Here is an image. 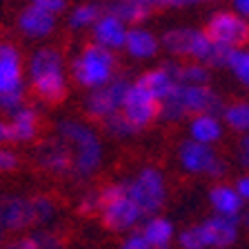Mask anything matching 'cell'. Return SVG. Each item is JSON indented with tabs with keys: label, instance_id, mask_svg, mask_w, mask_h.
I'll return each mask as SVG.
<instances>
[{
	"label": "cell",
	"instance_id": "6da1fadb",
	"mask_svg": "<svg viewBox=\"0 0 249 249\" xmlns=\"http://www.w3.org/2000/svg\"><path fill=\"white\" fill-rule=\"evenodd\" d=\"M29 80L34 93L42 103L58 105L67 96L65 58L56 47H40L29 56Z\"/></svg>",
	"mask_w": 249,
	"mask_h": 249
},
{
	"label": "cell",
	"instance_id": "7a4b0ae2",
	"mask_svg": "<svg viewBox=\"0 0 249 249\" xmlns=\"http://www.w3.org/2000/svg\"><path fill=\"white\" fill-rule=\"evenodd\" d=\"M223 100L209 85H176L171 96L160 103V118L165 123H180L189 116L223 114Z\"/></svg>",
	"mask_w": 249,
	"mask_h": 249
},
{
	"label": "cell",
	"instance_id": "3957f363",
	"mask_svg": "<svg viewBox=\"0 0 249 249\" xmlns=\"http://www.w3.org/2000/svg\"><path fill=\"white\" fill-rule=\"evenodd\" d=\"M58 138H62L73 149V174L78 178H89L98 171L103 165V142L87 123L76 118L60 120Z\"/></svg>",
	"mask_w": 249,
	"mask_h": 249
},
{
	"label": "cell",
	"instance_id": "277c9868",
	"mask_svg": "<svg viewBox=\"0 0 249 249\" xmlns=\"http://www.w3.org/2000/svg\"><path fill=\"white\" fill-rule=\"evenodd\" d=\"M103 207H100V223L111 231H127L145 220V216L136 207V202L127 194V182H109L100 189Z\"/></svg>",
	"mask_w": 249,
	"mask_h": 249
},
{
	"label": "cell",
	"instance_id": "5b68a950",
	"mask_svg": "<svg viewBox=\"0 0 249 249\" xmlns=\"http://www.w3.org/2000/svg\"><path fill=\"white\" fill-rule=\"evenodd\" d=\"M116 56L114 52H109L105 47L91 45L83 47V52L71 60V76L78 85L91 89H98L107 85L111 78L116 76Z\"/></svg>",
	"mask_w": 249,
	"mask_h": 249
},
{
	"label": "cell",
	"instance_id": "8992f818",
	"mask_svg": "<svg viewBox=\"0 0 249 249\" xmlns=\"http://www.w3.org/2000/svg\"><path fill=\"white\" fill-rule=\"evenodd\" d=\"M127 194L145 218L158 216L167 200V180L158 167H142L136 176L127 180Z\"/></svg>",
	"mask_w": 249,
	"mask_h": 249
},
{
	"label": "cell",
	"instance_id": "52a82bcc",
	"mask_svg": "<svg viewBox=\"0 0 249 249\" xmlns=\"http://www.w3.org/2000/svg\"><path fill=\"white\" fill-rule=\"evenodd\" d=\"M160 47L171 56H182L192 58V62L207 60L209 52H212V38L207 36L205 29H196V27H176V29H167L160 38Z\"/></svg>",
	"mask_w": 249,
	"mask_h": 249
},
{
	"label": "cell",
	"instance_id": "ba28073f",
	"mask_svg": "<svg viewBox=\"0 0 249 249\" xmlns=\"http://www.w3.org/2000/svg\"><path fill=\"white\" fill-rule=\"evenodd\" d=\"M131 80L127 76H114L107 85L98 89H91L85 98V111L96 120H107L114 114L123 111L127 91L131 87Z\"/></svg>",
	"mask_w": 249,
	"mask_h": 249
},
{
	"label": "cell",
	"instance_id": "9c48e42d",
	"mask_svg": "<svg viewBox=\"0 0 249 249\" xmlns=\"http://www.w3.org/2000/svg\"><path fill=\"white\" fill-rule=\"evenodd\" d=\"M178 160L182 169L189 174H202L209 178H223L227 165L220 156L213 151V147L196 142V140H185L178 149Z\"/></svg>",
	"mask_w": 249,
	"mask_h": 249
},
{
	"label": "cell",
	"instance_id": "30bf717a",
	"mask_svg": "<svg viewBox=\"0 0 249 249\" xmlns=\"http://www.w3.org/2000/svg\"><path fill=\"white\" fill-rule=\"evenodd\" d=\"M205 31L212 42L233 47V49H243V45L249 42V22L236 11H216L207 20Z\"/></svg>",
	"mask_w": 249,
	"mask_h": 249
},
{
	"label": "cell",
	"instance_id": "8fae6325",
	"mask_svg": "<svg viewBox=\"0 0 249 249\" xmlns=\"http://www.w3.org/2000/svg\"><path fill=\"white\" fill-rule=\"evenodd\" d=\"M123 114L140 131L145 127H149L156 118H160V103L138 80H134V85L127 91V98H124Z\"/></svg>",
	"mask_w": 249,
	"mask_h": 249
},
{
	"label": "cell",
	"instance_id": "7c38bea8",
	"mask_svg": "<svg viewBox=\"0 0 249 249\" xmlns=\"http://www.w3.org/2000/svg\"><path fill=\"white\" fill-rule=\"evenodd\" d=\"M36 209H34V198L5 194L0 196V229L5 233L22 231V229L36 227Z\"/></svg>",
	"mask_w": 249,
	"mask_h": 249
},
{
	"label": "cell",
	"instance_id": "4fadbf2b",
	"mask_svg": "<svg viewBox=\"0 0 249 249\" xmlns=\"http://www.w3.org/2000/svg\"><path fill=\"white\" fill-rule=\"evenodd\" d=\"M200 227L205 238H207L209 249H231L240 236V218H227L213 213V216L202 220Z\"/></svg>",
	"mask_w": 249,
	"mask_h": 249
},
{
	"label": "cell",
	"instance_id": "5bb4252c",
	"mask_svg": "<svg viewBox=\"0 0 249 249\" xmlns=\"http://www.w3.org/2000/svg\"><path fill=\"white\" fill-rule=\"evenodd\" d=\"M14 91H25L22 58L14 42H0V96Z\"/></svg>",
	"mask_w": 249,
	"mask_h": 249
},
{
	"label": "cell",
	"instance_id": "9a60e30c",
	"mask_svg": "<svg viewBox=\"0 0 249 249\" xmlns=\"http://www.w3.org/2000/svg\"><path fill=\"white\" fill-rule=\"evenodd\" d=\"M38 162H40L42 169L62 176L67 171H73V151L62 138H53L40 147Z\"/></svg>",
	"mask_w": 249,
	"mask_h": 249
},
{
	"label": "cell",
	"instance_id": "2e32d148",
	"mask_svg": "<svg viewBox=\"0 0 249 249\" xmlns=\"http://www.w3.org/2000/svg\"><path fill=\"white\" fill-rule=\"evenodd\" d=\"M91 29H93V42L109 49V52L123 49L124 40H127V31H129L120 18H116L114 14H107V11L100 16L98 22Z\"/></svg>",
	"mask_w": 249,
	"mask_h": 249
},
{
	"label": "cell",
	"instance_id": "e0dca14e",
	"mask_svg": "<svg viewBox=\"0 0 249 249\" xmlns=\"http://www.w3.org/2000/svg\"><path fill=\"white\" fill-rule=\"evenodd\" d=\"M18 29L25 34L27 38H47L52 36L56 29V16L47 14V11L38 9L34 5H27L18 14Z\"/></svg>",
	"mask_w": 249,
	"mask_h": 249
},
{
	"label": "cell",
	"instance_id": "ac0fdd59",
	"mask_svg": "<svg viewBox=\"0 0 249 249\" xmlns=\"http://www.w3.org/2000/svg\"><path fill=\"white\" fill-rule=\"evenodd\" d=\"M156 7H158L156 0H109L105 5V11L114 14L124 25L140 27V22L147 20Z\"/></svg>",
	"mask_w": 249,
	"mask_h": 249
},
{
	"label": "cell",
	"instance_id": "d6986e66",
	"mask_svg": "<svg viewBox=\"0 0 249 249\" xmlns=\"http://www.w3.org/2000/svg\"><path fill=\"white\" fill-rule=\"evenodd\" d=\"M209 205H212L213 213H218V216L240 218L245 200L240 198L238 189L233 185L218 182V185H213L212 189H209Z\"/></svg>",
	"mask_w": 249,
	"mask_h": 249
},
{
	"label": "cell",
	"instance_id": "ffe728a7",
	"mask_svg": "<svg viewBox=\"0 0 249 249\" xmlns=\"http://www.w3.org/2000/svg\"><path fill=\"white\" fill-rule=\"evenodd\" d=\"M158 47L160 40L151 34L145 27H131L127 31V40H124V49L131 58H138V60H145V58H154L158 53Z\"/></svg>",
	"mask_w": 249,
	"mask_h": 249
},
{
	"label": "cell",
	"instance_id": "44dd1931",
	"mask_svg": "<svg viewBox=\"0 0 249 249\" xmlns=\"http://www.w3.org/2000/svg\"><path fill=\"white\" fill-rule=\"evenodd\" d=\"M138 83L142 85V87H145L147 91H149L151 96L158 100V103L167 100L171 96V91L176 89V78L171 76V71L165 67V65L145 71L142 76L138 78Z\"/></svg>",
	"mask_w": 249,
	"mask_h": 249
},
{
	"label": "cell",
	"instance_id": "7402d4cb",
	"mask_svg": "<svg viewBox=\"0 0 249 249\" xmlns=\"http://www.w3.org/2000/svg\"><path fill=\"white\" fill-rule=\"evenodd\" d=\"M189 136H192V140H196V142H202V145L212 147L213 142H218L220 136H223V120H220V116H213V114L194 116V118L189 120Z\"/></svg>",
	"mask_w": 249,
	"mask_h": 249
},
{
	"label": "cell",
	"instance_id": "603a6c76",
	"mask_svg": "<svg viewBox=\"0 0 249 249\" xmlns=\"http://www.w3.org/2000/svg\"><path fill=\"white\" fill-rule=\"evenodd\" d=\"M140 233L147 238V243L151 245L154 249H169L171 243H174V225L171 220L162 216H151V218H145V223L140 227Z\"/></svg>",
	"mask_w": 249,
	"mask_h": 249
},
{
	"label": "cell",
	"instance_id": "cb8c5ba5",
	"mask_svg": "<svg viewBox=\"0 0 249 249\" xmlns=\"http://www.w3.org/2000/svg\"><path fill=\"white\" fill-rule=\"evenodd\" d=\"M11 127H14V138L16 142H29L38 136L40 129V118H38V111L29 105L20 107L16 114H11Z\"/></svg>",
	"mask_w": 249,
	"mask_h": 249
},
{
	"label": "cell",
	"instance_id": "d4e9b609",
	"mask_svg": "<svg viewBox=\"0 0 249 249\" xmlns=\"http://www.w3.org/2000/svg\"><path fill=\"white\" fill-rule=\"evenodd\" d=\"M176 85H209V67L202 62H165Z\"/></svg>",
	"mask_w": 249,
	"mask_h": 249
},
{
	"label": "cell",
	"instance_id": "484cf974",
	"mask_svg": "<svg viewBox=\"0 0 249 249\" xmlns=\"http://www.w3.org/2000/svg\"><path fill=\"white\" fill-rule=\"evenodd\" d=\"M103 14H105V5H98V2H83V5L73 7V9L69 11L67 25L71 27L73 31L87 29V27L96 25Z\"/></svg>",
	"mask_w": 249,
	"mask_h": 249
},
{
	"label": "cell",
	"instance_id": "4316f807",
	"mask_svg": "<svg viewBox=\"0 0 249 249\" xmlns=\"http://www.w3.org/2000/svg\"><path fill=\"white\" fill-rule=\"evenodd\" d=\"M223 123L240 134H249V100H238L223 109Z\"/></svg>",
	"mask_w": 249,
	"mask_h": 249
},
{
	"label": "cell",
	"instance_id": "83f0119b",
	"mask_svg": "<svg viewBox=\"0 0 249 249\" xmlns=\"http://www.w3.org/2000/svg\"><path fill=\"white\" fill-rule=\"evenodd\" d=\"M236 53H238V49L213 42V47H212V52H209L207 60H205V65H207V67H213V69H231Z\"/></svg>",
	"mask_w": 249,
	"mask_h": 249
},
{
	"label": "cell",
	"instance_id": "f1b7e54d",
	"mask_svg": "<svg viewBox=\"0 0 249 249\" xmlns=\"http://www.w3.org/2000/svg\"><path fill=\"white\" fill-rule=\"evenodd\" d=\"M178 245H180V249H209L200 223L182 229V231L178 233Z\"/></svg>",
	"mask_w": 249,
	"mask_h": 249
},
{
	"label": "cell",
	"instance_id": "f546056e",
	"mask_svg": "<svg viewBox=\"0 0 249 249\" xmlns=\"http://www.w3.org/2000/svg\"><path fill=\"white\" fill-rule=\"evenodd\" d=\"M103 123H105V129H107V134L114 136V138H129V136L138 134V129H136L129 120L124 118L123 111H120V114H114L111 118L103 120Z\"/></svg>",
	"mask_w": 249,
	"mask_h": 249
},
{
	"label": "cell",
	"instance_id": "4dcf8cb0",
	"mask_svg": "<svg viewBox=\"0 0 249 249\" xmlns=\"http://www.w3.org/2000/svg\"><path fill=\"white\" fill-rule=\"evenodd\" d=\"M34 209H36L38 225H49L58 213V205L52 196H34Z\"/></svg>",
	"mask_w": 249,
	"mask_h": 249
},
{
	"label": "cell",
	"instance_id": "1f68e13d",
	"mask_svg": "<svg viewBox=\"0 0 249 249\" xmlns=\"http://www.w3.org/2000/svg\"><path fill=\"white\" fill-rule=\"evenodd\" d=\"M103 207V198H100V189H87V192L80 196L78 200V212L83 216H93V213H100Z\"/></svg>",
	"mask_w": 249,
	"mask_h": 249
},
{
	"label": "cell",
	"instance_id": "d6a6232c",
	"mask_svg": "<svg viewBox=\"0 0 249 249\" xmlns=\"http://www.w3.org/2000/svg\"><path fill=\"white\" fill-rule=\"evenodd\" d=\"M31 238L36 240L38 249H65V243L58 233L49 231V229H36L31 233Z\"/></svg>",
	"mask_w": 249,
	"mask_h": 249
},
{
	"label": "cell",
	"instance_id": "836d02e7",
	"mask_svg": "<svg viewBox=\"0 0 249 249\" xmlns=\"http://www.w3.org/2000/svg\"><path fill=\"white\" fill-rule=\"evenodd\" d=\"M231 71H233V76L249 89V49H238V53L233 58Z\"/></svg>",
	"mask_w": 249,
	"mask_h": 249
},
{
	"label": "cell",
	"instance_id": "e575fe53",
	"mask_svg": "<svg viewBox=\"0 0 249 249\" xmlns=\"http://www.w3.org/2000/svg\"><path fill=\"white\" fill-rule=\"evenodd\" d=\"M29 5L38 7V9L47 11L52 16H58L67 9V0H29Z\"/></svg>",
	"mask_w": 249,
	"mask_h": 249
},
{
	"label": "cell",
	"instance_id": "d590c367",
	"mask_svg": "<svg viewBox=\"0 0 249 249\" xmlns=\"http://www.w3.org/2000/svg\"><path fill=\"white\" fill-rule=\"evenodd\" d=\"M118 249H154V247L147 243V238L140 231H131L123 238V243H120Z\"/></svg>",
	"mask_w": 249,
	"mask_h": 249
},
{
	"label": "cell",
	"instance_id": "8d00e7d4",
	"mask_svg": "<svg viewBox=\"0 0 249 249\" xmlns=\"http://www.w3.org/2000/svg\"><path fill=\"white\" fill-rule=\"evenodd\" d=\"M18 156L14 154L11 149H5V147H0V171H14L18 167Z\"/></svg>",
	"mask_w": 249,
	"mask_h": 249
},
{
	"label": "cell",
	"instance_id": "74e56055",
	"mask_svg": "<svg viewBox=\"0 0 249 249\" xmlns=\"http://www.w3.org/2000/svg\"><path fill=\"white\" fill-rule=\"evenodd\" d=\"M0 249H38V245L29 233V236H20V238H16V240H9V243H5Z\"/></svg>",
	"mask_w": 249,
	"mask_h": 249
},
{
	"label": "cell",
	"instance_id": "f35d334b",
	"mask_svg": "<svg viewBox=\"0 0 249 249\" xmlns=\"http://www.w3.org/2000/svg\"><path fill=\"white\" fill-rule=\"evenodd\" d=\"M200 2H209V0H156V5L165 7V9H180V7H192Z\"/></svg>",
	"mask_w": 249,
	"mask_h": 249
},
{
	"label": "cell",
	"instance_id": "ab89813d",
	"mask_svg": "<svg viewBox=\"0 0 249 249\" xmlns=\"http://www.w3.org/2000/svg\"><path fill=\"white\" fill-rule=\"evenodd\" d=\"M14 127H11L9 120H0V145H7V142H14Z\"/></svg>",
	"mask_w": 249,
	"mask_h": 249
},
{
	"label": "cell",
	"instance_id": "60d3db41",
	"mask_svg": "<svg viewBox=\"0 0 249 249\" xmlns=\"http://www.w3.org/2000/svg\"><path fill=\"white\" fill-rule=\"evenodd\" d=\"M238 154H240V162L249 167V134H245L240 138V145H238Z\"/></svg>",
	"mask_w": 249,
	"mask_h": 249
},
{
	"label": "cell",
	"instance_id": "b9f144b4",
	"mask_svg": "<svg viewBox=\"0 0 249 249\" xmlns=\"http://www.w3.org/2000/svg\"><path fill=\"white\" fill-rule=\"evenodd\" d=\"M233 187L238 189V194H240V198H243V200H249V174H247V176H240Z\"/></svg>",
	"mask_w": 249,
	"mask_h": 249
},
{
	"label": "cell",
	"instance_id": "7bdbcfd3",
	"mask_svg": "<svg viewBox=\"0 0 249 249\" xmlns=\"http://www.w3.org/2000/svg\"><path fill=\"white\" fill-rule=\"evenodd\" d=\"M233 2V9H236V14L243 16L245 20L249 18V0H231Z\"/></svg>",
	"mask_w": 249,
	"mask_h": 249
},
{
	"label": "cell",
	"instance_id": "ee69618b",
	"mask_svg": "<svg viewBox=\"0 0 249 249\" xmlns=\"http://www.w3.org/2000/svg\"><path fill=\"white\" fill-rule=\"evenodd\" d=\"M2 245H5V231L0 229V247H2Z\"/></svg>",
	"mask_w": 249,
	"mask_h": 249
},
{
	"label": "cell",
	"instance_id": "f6af8a7d",
	"mask_svg": "<svg viewBox=\"0 0 249 249\" xmlns=\"http://www.w3.org/2000/svg\"><path fill=\"white\" fill-rule=\"evenodd\" d=\"M245 223H249V218H245Z\"/></svg>",
	"mask_w": 249,
	"mask_h": 249
}]
</instances>
